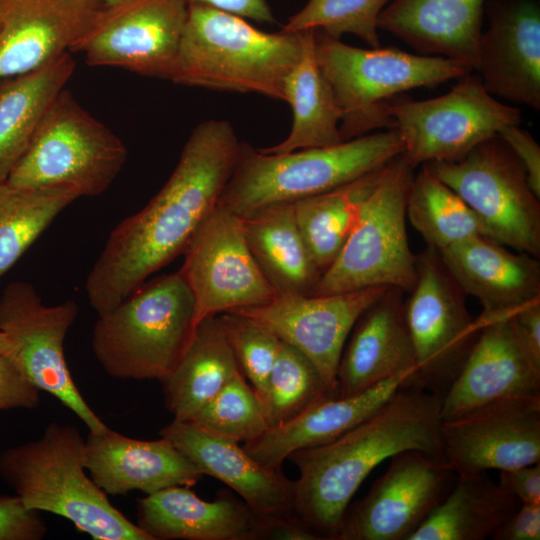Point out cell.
<instances>
[{"mask_svg": "<svg viewBox=\"0 0 540 540\" xmlns=\"http://www.w3.org/2000/svg\"><path fill=\"white\" fill-rule=\"evenodd\" d=\"M240 147L226 120L211 119L194 128L167 182L145 207L116 225L93 264L85 290L98 316L183 254L217 206Z\"/></svg>", "mask_w": 540, "mask_h": 540, "instance_id": "obj_1", "label": "cell"}, {"mask_svg": "<svg viewBox=\"0 0 540 540\" xmlns=\"http://www.w3.org/2000/svg\"><path fill=\"white\" fill-rule=\"evenodd\" d=\"M441 402L405 384L343 435L291 453L299 470L292 511L322 540H334L352 497L376 466L409 450L440 457Z\"/></svg>", "mask_w": 540, "mask_h": 540, "instance_id": "obj_2", "label": "cell"}, {"mask_svg": "<svg viewBox=\"0 0 540 540\" xmlns=\"http://www.w3.org/2000/svg\"><path fill=\"white\" fill-rule=\"evenodd\" d=\"M301 49V32L268 33L240 16L189 4L169 80L284 101V81Z\"/></svg>", "mask_w": 540, "mask_h": 540, "instance_id": "obj_3", "label": "cell"}, {"mask_svg": "<svg viewBox=\"0 0 540 540\" xmlns=\"http://www.w3.org/2000/svg\"><path fill=\"white\" fill-rule=\"evenodd\" d=\"M84 446L76 427L51 422L39 438L2 452L0 476L28 508L61 516L95 540H151L92 480Z\"/></svg>", "mask_w": 540, "mask_h": 540, "instance_id": "obj_4", "label": "cell"}, {"mask_svg": "<svg viewBox=\"0 0 540 540\" xmlns=\"http://www.w3.org/2000/svg\"><path fill=\"white\" fill-rule=\"evenodd\" d=\"M196 325L195 299L178 270L145 281L98 316L91 346L110 377L161 382L177 367Z\"/></svg>", "mask_w": 540, "mask_h": 540, "instance_id": "obj_5", "label": "cell"}, {"mask_svg": "<svg viewBox=\"0 0 540 540\" xmlns=\"http://www.w3.org/2000/svg\"><path fill=\"white\" fill-rule=\"evenodd\" d=\"M403 151L396 129L282 154L262 153L241 142L236 167L218 205L244 217L267 205L293 203L383 167Z\"/></svg>", "mask_w": 540, "mask_h": 540, "instance_id": "obj_6", "label": "cell"}, {"mask_svg": "<svg viewBox=\"0 0 540 540\" xmlns=\"http://www.w3.org/2000/svg\"><path fill=\"white\" fill-rule=\"evenodd\" d=\"M315 56L340 110L343 141L393 129L386 106L403 92L472 72L442 56L412 54L395 47H353L321 30H315Z\"/></svg>", "mask_w": 540, "mask_h": 540, "instance_id": "obj_7", "label": "cell"}, {"mask_svg": "<svg viewBox=\"0 0 540 540\" xmlns=\"http://www.w3.org/2000/svg\"><path fill=\"white\" fill-rule=\"evenodd\" d=\"M414 169L403 154L385 165L347 241L311 295L376 286L412 291L417 278V255L408 241L406 202Z\"/></svg>", "mask_w": 540, "mask_h": 540, "instance_id": "obj_8", "label": "cell"}, {"mask_svg": "<svg viewBox=\"0 0 540 540\" xmlns=\"http://www.w3.org/2000/svg\"><path fill=\"white\" fill-rule=\"evenodd\" d=\"M126 159L123 141L64 88L6 181L22 188L65 186L94 197L110 187Z\"/></svg>", "mask_w": 540, "mask_h": 540, "instance_id": "obj_9", "label": "cell"}, {"mask_svg": "<svg viewBox=\"0 0 540 540\" xmlns=\"http://www.w3.org/2000/svg\"><path fill=\"white\" fill-rule=\"evenodd\" d=\"M483 223L488 238L532 256L540 255V202L508 145L493 136L465 156L424 164Z\"/></svg>", "mask_w": 540, "mask_h": 540, "instance_id": "obj_10", "label": "cell"}, {"mask_svg": "<svg viewBox=\"0 0 540 540\" xmlns=\"http://www.w3.org/2000/svg\"><path fill=\"white\" fill-rule=\"evenodd\" d=\"M452 89L427 100H395L387 113L403 141V156L415 168L465 156L500 128L520 125L519 109L497 100L476 72L458 78Z\"/></svg>", "mask_w": 540, "mask_h": 540, "instance_id": "obj_11", "label": "cell"}, {"mask_svg": "<svg viewBox=\"0 0 540 540\" xmlns=\"http://www.w3.org/2000/svg\"><path fill=\"white\" fill-rule=\"evenodd\" d=\"M405 301V315L415 353V383L443 398L479 334L466 294L438 250L417 255V278Z\"/></svg>", "mask_w": 540, "mask_h": 540, "instance_id": "obj_12", "label": "cell"}, {"mask_svg": "<svg viewBox=\"0 0 540 540\" xmlns=\"http://www.w3.org/2000/svg\"><path fill=\"white\" fill-rule=\"evenodd\" d=\"M78 313L73 300L46 305L26 281L9 283L0 295V329L10 342L6 355L35 387L70 409L89 432H97L107 425L80 394L64 355V340Z\"/></svg>", "mask_w": 540, "mask_h": 540, "instance_id": "obj_13", "label": "cell"}, {"mask_svg": "<svg viewBox=\"0 0 540 540\" xmlns=\"http://www.w3.org/2000/svg\"><path fill=\"white\" fill-rule=\"evenodd\" d=\"M183 254L179 271L195 299L196 324L208 316L263 305L276 296L248 248L240 217L218 204Z\"/></svg>", "mask_w": 540, "mask_h": 540, "instance_id": "obj_14", "label": "cell"}, {"mask_svg": "<svg viewBox=\"0 0 540 540\" xmlns=\"http://www.w3.org/2000/svg\"><path fill=\"white\" fill-rule=\"evenodd\" d=\"M369 492L348 507L334 540H408L451 489L443 459L417 450L390 458Z\"/></svg>", "mask_w": 540, "mask_h": 540, "instance_id": "obj_15", "label": "cell"}, {"mask_svg": "<svg viewBox=\"0 0 540 540\" xmlns=\"http://www.w3.org/2000/svg\"><path fill=\"white\" fill-rule=\"evenodd\" d=\"M185 0H125L103 8L72 49L91 66L169 79L187 18Z\"/></svg>", "mask_w": 540, "mask_h": 540, "instance_id": "obj_16", "label": "cell"}, {"mask_svg": "<svg viewBox=\"0 0 540 540\" xmlns=\"http://www.w3.org/2000/svg\"><path fill=\"white\" fill-rule=\"evenodd\" d=\"M440 457L456 475L539 463L540 395L499 399L442 420Z\"/></svg>", "mask_w": 540, "mask_h": 540, "instance_id": "obj_17", "label": "cell"}, {"mask_svg": "<svg viewBox=\"0 0 540 540\" xmlns=\"http://www.w3.org/2000/svg\"><path fill=\"white\" fill-rule=\"evenodd\" d=\"M388 288L327 295L276 294L268 303L231 312L254 320L302 352L337 394L336 373L346 340L360 315Z\"/></svg>", "mask_w": 540, "mask_h": 540, "instance_id": "obj_18", "label": "cell"}, {"mask_svg": "<svg viewBox=\"0 0 540 540\" xmlns=\"http://www.w3.org/2000/svg\"><path fill=\"white\" fill-rule=\"evenodd\" d=\"M475 71L488 93L540 109L538 0H487Z\"/></svg>", "mask_w": 540, "mask_h": 540, "instance_id": "obj_19", "label": "cell"}, {"mask_svg": "<svg viewBox=\"0 0 540 540\" xmlns=\"http://www.w3.org/2000/svg\"><path fill=\"white\" fill-rule=\"evenodd\" d=\"M514 314L480 328L463 367L442 398V420L499 399L540 395V362L521 339Z\"/></svg>", "mask_w": 540, "mask_h": 540, "instance_id": "obj_20", "label": "cell"}, {"mask_svg": "<svg viewBox=\"0 0 540 540\" xmlns=\"http://www.w3.org/2000/svg\"><path fill=\"white\" fill-rule=\"evenodd\" d=\"M0 81L40 69L84 38L97 0H0Z\"/></svg>", "mask_w": 540, "mask_h": 540, "instance_id": "obj_21", "label": "cell"}, {"mask_svg": "<svg viewBox=\"0 0 540 540\" xmlns=\"http://www.w3.org/2000/svg\"><path fill=\"white\" fill-rule=\"evenodd\" d=\"M84 456L92 480L111 496L131 491L147 495L173 486L192 487L204 476L166 437L140 440L108 426L89 432Z\"/></svg>", "mask_w": 540, "mask_h": 540, "instance_id": "obj_22", "label": "cell"}, {"mask_svg": "<svg viewBox=\"0 0 540 540\" xmlns=\"http://www.w3.org/2000/svg\"><path fill=\"white\" fill-rule=\"evenodd\" d=\"M438 252L465 294L482 305L483 311L475 318L479 328L540 297V264L535 256L513 253L485 236Z\"/></svg>", "mask_w": 540, "mask_h": 540, "instance_id": "obj_23", "label": "cell"}, {"mask_svg": "<svg viewBox=\"0 0 540 540\" xmlns=\"http://www.w3.org/2000/svg\"><path fill=\"white\" fill-rule=\"evenodd\" d=\"M403 293L389 287L356 321L337 368L338 397L361 393L403 373L413 374L415 380Z\"/></svg>", "mask_w": 540, "mask_h": 540, "instance_id": "obj_24", "label": "cell"}, {"mask_svg": "<svg viewBox=\"0 0 540 540\" xmlns=\"http://www.w3.org/2000/svg\"><path fill=\"white\" fill-rule=\"evenodd\" d=\"M160 435L169 439L202 473L233 489L259 516L292 511L294 481L280 468L253 459L238 442L211 434L188 421L166 425Z\"/></svg>", "mask_w": 540, "mask_h": 540, "instance_id": "obj_25", "label": "cell"}, {"mask_svg": "<svg viewBox=\"0 0 540 540\" xmlns=\"http://www.w3.org/2000/svg\"><path fill=\"white\" fill-rule=\"evenodd\" d=\"M190 487H168L137 500V523L151 540H257L262 516L221 491L214 501Z\"/></svg>", "mask_w": 540, "mask_h": 540, "instance_id": "obj_26", "label": "cell"}, {"mask_svg": "<svg viewBox=\"0 0 540 540\" xmlns=\"http://www.w3.org/2000/svg\"><path fill=\"white\" fill-rule=\"evenodd\" d=\"M487 0H390L378 18L422 55L442 56L474 72Z\"/></svg>", "mask_w": 540, "mask_h": 540, "instance_id": "obj_27", "label": "cell"}, {"mask_svg": "<svg viewBox=\"0 0 540 540\" xmlns=\"http://www.w3.org/2000/svg\"><path fill=\"white\" fill-rule=\"evenodd\" d=\"M405 384L416 385L413 374L391 377L352 396L327 399L293 421L269 428L243 448L260 464L280 468L294 451L326 444L366 420Z\"/></svg>", "mask_w": 540, "mask_h": 540, "instance_id": "obj_28", "label": "cell"}, {"mask_svg": "<svg viewBox=\"0 0 540 540\" xmlns=\"http://www.w3.org/2000/svg\"><path fill=\"white\" fill-rule=\"evenodd\" d=\"M244 238L276 294L311 295L321 277L299 231L293 203H276L240 217Z\"/></svg>", "mask_w": 540, "mask_h": 540, "instance_id": "obj_29", "label": "cell"}, {"mask_svg": "<svg viewBox=\"0 0 540 540\" xmlns=\"http://www.w3.org/2000/svg\"><path fill=\"white\" fill-rule=\"evenodd\" d=\"M301 54L284 81V101L292 110L289 135L277 145L258 149L282 154L296 150L326 147L342 142L341 114L333 91L315 56V30L300 31Z\"/></svg>", "mask_w": 540, "mask_h": 540, "instance_id": "obj_30", "label": "cell"}, {"mask_svg": "<svg viewBox=\"0 0 540 540\" xmlns=\"http://www.w3.org/2000/svg\"><path fill=\"white\" fill-rule=\"evenodd\" d=\"M75 70L66 52L31 73L0 81V183L26 153L46 111Z\"/></svg>", "mask_w": 540, "mask_h": 540, "instance_id": "obj_31", "label": "cell"}, {"mask_svg": "<svg viewBox=\"0 0 540 540\" xmlns=\"http://www.w3.org/2000/svg\"><path fill=\"white\" fill-rule=\"evenodd\" d=\"M241 370L218 315L202 319L174 371L161 381L166 409L189 421Z\"/></svg>", "mask_w": 540, "mask_h": 540, "instance_id": "obj_32", "label": "cell"}, {"mask_svg": "<svg viewBox=\"0 0 540 540\" xmlns=\"http://www.w3.org/2000/svg\"><path fill=\"white\" fill-rule=\"evenodd\" d=\"M520 506L485 472L458 474L443 500L408 540H483Z\"/></svg>", "mask_w": 540, "mask_h": 540, "instance_id": "obj_33", "label": "cell"}, {"mask_svg": "<svg viewBox=\"0 0 540 540\" xmlns=\"http://www.w3.org/2000/svg\"><path fill=\"white\" fill-rule=\"evenodd\" d=\"M384 167L332 190L293 202L297 226L321 275L343 248Z\"/></svg>", "mask_w": 540, "mask_h": 540, "instance_id": "obj_34", "label": "cell"}, {"mask_svg": "<svg viewBox=\"0 0 540 540\" xmlns=\"http://www.w3.org/2000/svg\"><path fill=\"white\" fill-rule=\"evenodd\" d=\"M406 216L428 247L438 251L487 231L469 206L426 166L414 175Z\"/></svg>", "mask_w": 540, "mask_h": 540, "instance_id": "obj_35", "label": "cell"}, {"mask_svg": "<svg viewBox=\"0 0 540 540\" xmlns=\"http://www.w3.org/2000/svg\"><path fill=\"white\" fill-rule=\"evenodd\" d=\"M70 187L22 188L0 183V277L71 203Z\"/></svg>", "mask_w": 540, "mask_h": 540, "instance_id": "obj_36", "label": "cell"}, {"mask_svg": "<svg viewBox=\"0 0 540 540\" xmlns=\"http://www.w3.org/2000/svg\"><path fill=\"white\" fill-rule=\"evenodd\" d=\"M336 397L313 362L280 340L263 400L269 428L287 424L318 403Z\"/></svg>", "mask_w": 540, "mask_h": 540, "instance_id": "obj_37", "label": "cell"}, {"mask_svg": "<svg viewBox=\"0 0 540 540\" xmlns=\"http://www.w3.org/2000/svg\"><path fill=\"white\" fill-rule=\"evenodd\" d=\"M188 422L238 443L252 441L269 429L262 401L242 372L235 375Z\"/></svg>", "mask_w": 540, "mask_h": 540, "instance_id": "obj_38", "label": "cell"}, {"mask_svg": "<svg viewBox=\"0 0 540 540\" xmlns=\"http://www.w3.org/2000/svg\"><path fill=\"white\" fill-rule=\"evenodd\" d=\"M389 1L308 0L301 10L288 19L282 30H321L336 39L349 33L362 39L371 48H378V18Z\"/></svg>", "mask_w": 540, "mask_h": 540, "instance_id": "obj_39", "label": "cell"}, {"mask_svg": "<svg viewBox=\"0 0 540 540\" xmlns=\"http://www.w3.org/2000/svg\"><path fill=\"white\" fill-rule=\"evenodd\" d=\"M218 317L242 374L263 404L280 340L254 320L239 313L225 312Z\"/></svg>", "mask_w": 540, "mask_h": 540, "instance_id": "obj_40", "label": "cell"}, {"mask_svg": "<svg viewBox=\"0 0 540 540\" xmlns=\"http://www.w3.org/2000/svg\"><path fill=\"white\" fill-rule=\"evenodd\" d=\"M47 532L40 511L28 508L17 495H0V540H41Z\"/></svg>", "mask_w": 540, "mask_h": 540, "instance_id": "obj_41", "label": "cell"}, {"mask_svg": "<svg viewBox=\"0 0 540 540\" xmlns=\"http://www.w3.org/2000/svg\"><path fill=\"white\" fill-rule=\"evenodd\" d=\"M40 404V390L19 371L7 355H0V411L34 409Z\"/></svg>", "mask_w": 540, "mask_h": 540, "instance_id": "obj_42", "label": "cell"}, {"mask_svg": "<svg viewBox=\"0 0 540 540\" xmlns=\"http://www.w3.org/2000/svg\"><path fill=\"white\" fill-rule=\"evenodd\" d=\"M523 166L527 181L540 198V146L533 136L520 125L503 126L497 132Z\"/></svg>", "mask_w": 540, "mask_h": 540, "instance_id": "obj_43", "label": "cell"}, {"mask_svg": "<svg viewBox=\"0 0 540 540\" xmlns=\"http://www.w3.org/2000/svg\"><path fill=\"white\" fill-rule=\"evenodd\" d=\"M493 540H539L540 503L520 504L492 534Z\"/></svg>", "mask_w": 540, "mask_h": 540, "instance_id": "obj_44", "label": "cell"}, {"mask_svg": "<svg viewBox=\"0 0 540 540\" xmlns=\"http://www.w3.org/2000/svg\"><path fill=\"white\" fill-rule=\"evenodd\" d=\"M322 540L293 511L262 517L257 540Z\"/></svg>", "mask_w": 540, "mask_h": 540, "instance_id": "obj_45", "label": "cell"}, {"mask_svg": "<svg viewBox=\"0 0 540 540\" xmlns=\"http://www.w3.org/2000/svg\"><path fill=\"white\" fill-rule=\"evenodd\" d=\"M498 483L508 489L520 504L540 503V462L502 470Z\"/></svg>", "mask_w": 540, "mask_h": 540, "instance_id": "obj_46", "label": "cell"}, {"mask_svg": "<svg viewBox=\"0 0 540 540\" xmlns=\"http://www.w3.org/2000/svg\"><path fill=\"white\" fill-rule=\"evenodd\" d=\"M187 4L203 5L240 16L258 23H275L267 0H185Z\"/></svg>", "mask_w": 540, "mask_h": 540, "instance_id": "obj_47", "label": "cell"}, {"mask_svg": "<svg viewBox=\"0 0 540 540\" xmlns=\"http://www.w3.org/2000/svg\"><path fill=\"white\" fill-rule=\"evenodd\" d=\"M514 320L525 346L540 362V297L526 303L514 314Z\"/></svg>", "mask_w": 540, "mask_h": 540, "instance_id": "obj_48", "label": "cell"}, {"mask_svg": "<svg viewBox=\"0 0 540 540\" xmlns=\"http://www.w3.org/2000/svg\"><path fill=\"white\" fill-rule=\"evenodd\" d=\"M10 350V342L4 332L0 329V355H6Z\"/></svg>", "mask_w": 540, "mask_h": 540, "instance_id": "obj_49", "label": "cell"}, {"mask_svg": "<svg viewBox=\"0 0 540 540\" xmlns=\"http://www.w3.org/2000/svg\"><path fill=\"white\" fill-rule=\"evenodd\" d=\"M103 8L117 5L125 0H97Z\"/></svg>", "mask_w": 540, "mask_h": 540, "instance_id": "obj_50", "label": "cell"}, {"mask_svg": "<svg viewBox=\"0 0 540 540\" xmlns=\"http://www.w3.org/2000/svg\"><path fill=\"white\" fill-rule=\"evenodd\" d=\"M0 24H1V5H0Z\"/></svg>", "mask_w": 540, "mask_h": 540, "instance_id": "obj_51", "label": "cell"}]
</instances>
